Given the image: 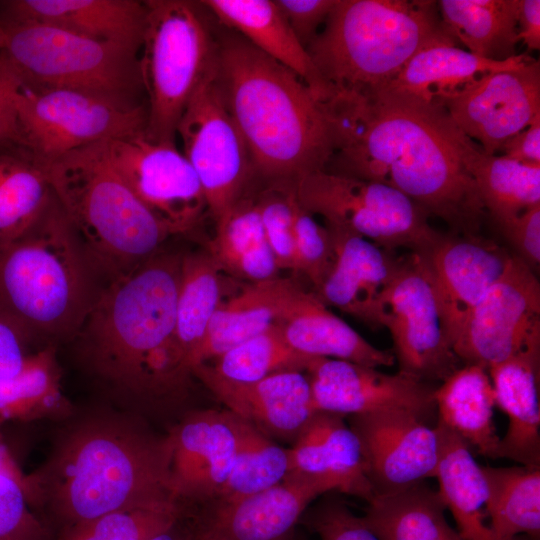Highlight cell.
I'll use <instances>...</instances> for the list:
<instances>
[{"mask_svg":"<svg viewBox=\"0 0 540 540\" xmlns=\"http://www.w3.org/2000/svg\"><path fill=\"white\" fill-rule=\"evenodd\" d=\"M171 481L178 501H214L232 468L238 446L237 417L227 409L198 410L169 433Z\"/></svg>","mask_w":540,"mask_h":540,"instance_id":"cell-20","label":"cell"},{"mask_svg":"<svg viewBox=\"0 0 540 540\" xmlns=\"http://www.w3.org/2000/svg\"><path fill=\"white\" fill-rule=\"evenodd\" d=\"M182 255L157 251L111 279L82 324L86 353L105 379L165 393L191 375L174 341Z\"/></svg>","mask_w":540,"mask_h":540,"instance_id":"cell-4","label":"cell"},{"mask_svg":"<svg viewBox=\"0 0 540 540\" xmlns=\"http://www.w3.org/2000/svg\"><path fill=\"white\" fill-rule=\"evenodd\" d=\"M313 358L293 350L274 325L205 364L223 379L252 383L284 371L305 372Z\"/></svg>","mask_w":540,"mask_h":540,"instance_id":"cell-42","label":"cell"},{"mask_svg":"<svg viewBox=\"0 0 540 540\" xmlns=\"http://www.w3.org/2000/svg\"><path fill=\"white\" fill-rule=\"evenodd\" d=\"M540 348V284L512 255L504 272L466 320L452 349L461 364L485 369Z\"/></svg>","mask_w":540,"mask_h":540,"instance_id":"cell-14","label":"cell"},{"mask_svg":"<svg viewBox=\"0 0 540 540\" xmlns=\"http://www.w3.org/2000/svg\"><path fill=\"white\" fill-rule=\"evenodd\" d=\"M182 518L178 508L122 509L73 526L57 540H149Z\"/></svg>","mask_w":540,"mask_h":540,"instance_id":"cell-43","label":"cell"},{"mask_svg":"<svg viewBox=\"0 0 540 540\" xmlns=\"http://www.w3.org/2000/svg\"><path fill=\"white\" fill-rule=\"evenodd\" d=\"M443 108L459 130L488 155L540 115V63L486 74L448 97Z\"/></svg>","mask_w":540,"mask_h":540,"instance_id":"cell-17","label":"cell"},{"mask_svg":"<svg viewBox=\"0 0 540 540\" xmlns=\"http://www.w3.org/2000/svg\"><path fill=\"white\" fill-rule=\"evenodd\" d=\"M325 493L312 482L288 475L253 495L207 504L193 526L194 540H292L308 505Z\"/></svg>","mask_w":540,"mask_h":540,"instance_id":"cell-22","label":"cell"},{"mask_svg":"<svg viewBox=\"0 0 540 540\" xmlns=\"http://www.w3.org/2000/svg\"><path fill=\"white\" fill-rule=\"evenodd\" d=\"M82 243L53 195L19 238L0 244V309L50 336L81 328L95 299Z\"/></svg>","mask_w":540,"mask_h":540,"instance_id":"cell-7","label":"cell"},{"mask_svg":"<svg viewBox=\"0 0 540 540\" xmlns=\"http://www.w3.org/2000/svg\"><path fill=\"white\" fill-rule=\"evenodd\" d=\"M237 423L236 456L218 497L211 503L231 502L253 495L281 483L289 474L288 448L279 446L239 417Z\"/></svg>","mask_w":540,"mask_h":540,"instance_id":"cell-39","label":"cell"},{"mask_svg":"<svg viewBox=\"0 0 540 540\" xmlns=\"http://www.w3.org/2000/svg\"><path fill=\"white\" fill-rule=\"evenodd\" d=\"M6 45V30L0 25V53L5 49Z\"/></svg>","mask_w":540,"mask_h":540,"instance_id":"cell-56","label":"cell"},{"mask_svg":"<svg viewBox=\"0 0 540 540\" xmlns=\"http://www.w3.org/2000/svg\"><path fill=\"white\" fill-rule=\"evenodd\" d=\"M30 487L0 474V540H50L46 528L28 509Z\"/></svg>","mask_w":540,"mask_h":540,"instance_id":"cell-46","label":"cell"},{"mask_svg":"<svg viewBox=\"0 0 540 540\" xmlns=\"http://www.w3.org/2000/svg\"><path fill=\"white\" fill-rule=\"evenodd\" d=\"M221 272L207 250L182 255L174 341L190 372L194 356L222 301Z\"/></svg>","mask_w":540,"mask_h":540,"instance_id":"cell-38","label":"cell"},{"mask_svg":"<svg viewBox=\"0 0 540 540\" xmlns=\"http://www.w3.org/2000/svg\"><path fill=\"white\" fill-rule=\"evenodd\" d=\"M295 285L291 279L276 277L249 283L238 294L222 300L194 356L191 372L276 325Z\"/></svg>","mask_w":540,"mask_h":540,"instance_id":"cell-31","label":"cell"},{"mask_svg":"<svg viewBox=\"0 0 540 540\" xmlns=\"http://www.w3.org/2000/svg\"><path fill=\"white\" fill-rule=\"evenodd\" d=\"M517 254L535 273L540 264V205L499 227Z\"/></svg>","mask_w":540,"mask_h":540,"instance_id":"cell-49","label":"cell"},{"mask_svg":"<svg viewBox=\"0 0 540 540\" xmlns=\"http://www.w3.org/2000/svg\"><path fill=\"white\" fill-rule=\"evenodd\" d=\"M381 326L391 335L402 373L434 384L462 365L446 338L421 252L400 257L381 300Z\"/></svg>","mask_w":540,"mask_h":540,"instance_id":"cell-12","label":"cell"},{"mask_svg":"<svg viewBox=\"0 0 540 540\" xmlns=\"http://www.w3.org/2000/svg\"><path fill=\"white\" fill-rule=\"evenodd\" d=\"M306 522L319 540H379L362 517L336 497L322 500L311 510Z\"/></svg>","mask_w":540,"mask_h":540,"instance_id":"cell-47","label":"cell"},{"mask_svg":"<svg viewBox=\"0 0 540 540\" xmlns=\"http://www.w3.org/2000/svg\"><path fill=\"white\" fill-rule=\"evenodd\" d=\"M208 390L237 417L269 438L292 442L316 412L304 371H284L252 383L223 379L208 364L192 369Z\"/></svg>","mask_w":540,"mask_h":540,"instance_id":"cell-21","label":"cell"},{"mask_svg":"<svg viewBox=\"0 0 540 540\" xmlns=\"http://www.w3.org/2000/svg\"><path fill=\"white\" fill-rule=\"evenodd\" d=\"M3 50L25 85L66 89L140 106L144 91L137 51L40 23L4 26Z\"/></svg>","mask_w":540,"mask_h":540,"instance_id":"cell-9","label":"cell"},{"mask_svg":"<svg viewBox=\"0 0 540 540\" xmlns=\"http://www.w3.org/2000/svg\"><path fill=\"white\" fill-rule=\"evenodd\" d=\"M348 420L360 441L375 496L435 477L442 447L436 423L405 410L352 415Z\"/></svg>","mask_w":540,"mask_h":540,"instance_id":"cell-16","label":"cell"},{"mask_svg":"<svg viewBox=\"0 0 540 540\" xmlns=\"http://www.w3.org/2000/svg\"><path fill=\"white\" fill-rule=\"evenodd\" d=\"M518 38L527 51L540 49V1L518 0Z\"/></svg>","mask_w":540,"mask_h":540,"instance_id":"cell-53","label":"cell"},{"mask_svg":"<svg viewBox=\"0 0 540 540\" xmlns=\"http://www.w3.org/2000/svg\"><path fill=\"white\" fill-rule=\"evenodd\" d=\"M289 474L370 502L375 493L368 479L360 441L344 416L316 411L288 448Z\"/></svg>","mask_w":540,"mask_h":540,"instance_id":"cell-23","label":"cell"},{"mask_svg":"<svg viewBox=\"0 0 540 540\" xmlns=\"http://www.w3.org/2000/svg\"><path fill=\"white\" fill-rule=\"evenodd\" d=\"M17 142L44 167L76 149L143 132L146 106H126L66 89H32L18 97Z\"/></svg>","mask_w":540,"mask_h":540,"instance_id":"cell-11","label":"cell"},{"mask_svg":"<svg viewBox=\"0 0 540 540\" xmlns=\"http://www.w3.org/2000/svg\"><path fill=\"white\" fill-rule=\"evenodd\" d=\"M171 457L169 434L92 420L72 430L47 466L29 478L32 502L49 503L62 532L122 509H183L172 487Z\"/></svg>","mask_w":540,"mask_h":540,"instance_id":"cell-2","label":"cell"},{"mask_svg":"<svg viewBox=\"0 0 540 540\" xmlns=\"http://www.w3.org/2000/svg\"><path fill=\"white\" fill-rule=\"evenodd\" d=\"M67 407L52 348L28 356L19 373L0 381V423L53 415Z\"/></svg>","mask_w":540,"mask_h":540,"instance_id":"cell-40","label":"cell"},{"mask_svg":"<svg viewBox=\"0 0 540 540\" xmlns=\"http://www.w3.org/2000/svg\"><path fill=\"white\" fill-rule=\"evenodd\" d=\"M489 526L497 540H539L540 467L482 466Z\"/></svg>","mask_w":540,"mask_h":540,"instance_id":"cell-37","label":"cell"},{"mask_svg":"<svg viewBox=\"0 0 540 540\" xmlns=\"http://www.w3.org/2000/svg\"><path fill=\"white\" fill-rule=\"evenodd\" d=\"M421 253L432 280L446 338L452 347L469 315L499 279L512 255L478 234H443Z\"/></svg>","mask_w":540,"mask_h":540,"instance_id":"cell-19","label":"cell"},{"mask_svg":"<svg viewBox=\"0 0 540 540\" xmlns=\"http://www.w3.org/2000/svg\"><path fill=\"white\" fill-rule=\"evenodd\" d=\"M299 204L325 225L361 236L389 251L425 252L443 235L410 198L383 183L327 170L294 181Z\"/></svg>","mask_w":540,"mask_h":540,"instance_id":"cell-10","label":"cell"},{"mask_svg":"<svg viewBox=\"0 0 540 540\" xmlns=\"http://www.w3.org/2000/svg\"><path fill=\"white\" fill-rule=\"evenodd\" d=\"M499 152L522 164L540 166V115L525 129L509 138Z\"/></svg>","mask_w":540,"mask_h":540,"instance_id":"cell-52","label":"cell"},{"mask_svg":"<svg viewBox=\"0 0 540 540\" xmlns=\"http://www.w3.org/2000/svg\"><path fill=\"white\" fill-rule=\"evenodd\" d=\"M276 325L285 342L306 356L375 368L395 363L393 352L373 346L331 312L315 293L305 291L297 283Z\"/></svg>","mask_w":540,"mask_h":540,"instance_id":"cell-25","label":"cell"},{"mask_svg":"<svg viewBox=\"0 0 540 540\" xmlns=\"http://www.w3.org/2000/svg\"><path fill=\"white\" fill-rule=\"evenodd\" d=\"M441 435V454L435 477L446 509H449L462 540H497L486 510L485 476L472 450L455 433L436 422Z\"/></svg>","mask_w":540,"mask_h":540,"instance_id":"cell-32","label":"cell"},{"mask_svg":"<svg viewBox=\"0 0 540 540\" xmlns=\"http://www.w3.org/2000/svg\"><path fill=\"white\" fill-rule=\"evenodd\" d=\"M299 42L307 50L325 25L337 0H275Z\"/></svg>","mask_w":540,"mask_h":540,"instance_id":"cell-48","label":"cell"},{"mask_svg":"<svg viewBox=\"0 0 540 540\" xmlns=\"http://www.w3.org/2000/svg\"><path fill=\"white\" fill-rule=\"evenodd\" d=\"M216 38L215 80L254 173L295 181L325 170L333 154L332 129L311 89L239 34L229 30Z\"/></svg>","mask_w":540,"mask_h":540,"instance_id":"cell-3","label":"cell"},{"mask_svg":"<svg viewBox=\"0 0 540 540\" xmlns=\"http://www.w3.org/2000/svg\"><path fill=\"white\" fill-rule=\"evenodd\" d=\"M139 56L147 95L145 136L175 143L192 96L215 69L217 38L200 2L148 0Z\"/></svg>","mask_w":540,"mask_h":540,"instance_id":"cell-8","label":"cell"},{"mask_svg":"<svg viewBox=\"0 0 540 540\" xmlns=\"http://www.w3.org/2000/svg\"><path fill=\"white\" fill-rule=\"evenodd\" d=\"M316 411L352 416L405 410L436 423V385L398 371L314 357L306 369Z\"/></svg>","mask_w":540,"mask_h":540,"instance_id":"cell-18","label":"cell"},{"mask_svg":"<svg viewBox=\"0 0 540 540\" xmlns=\"http://www.w3.org/2000/svg\"><path fill=\"white\" fill-rule=\"evenodd\" d=\"M52 198L41 167L30 159L0 156V244L22 236Z\"/></svg>","mask_w":540,"mask_h":540,"instance_id":"cell-41","label":"cell"},{"mask_svg":"<svg viewBox=\"0 0 540 540\" xmlns=\"http://www.w3.org/2000/svg\"><path fill=\"white\" fill-rule=\"evenodd\" d=\"M25 82L4 51L0 53V143L17 140L18 97Z\"/></svg>","mask_w":540,"mask_h":540,"instance_id":"cell-50","label":"cell"},{"mask_svg":"<svg viewBox=\"0 0 540 540\" xmlns=\"http://www.w3.org/2000/svg\"><path fill=\"white\" fill-rule=\"evenodd\" d=\"M455 43L431 0H337L307 52L331 93L388 84L422 48ZM329 97V96H328Z\"/></svg>","mask_w":540,"mask_h":540,"instance_id":"cell-5","label":"cell"},{"mask_svg":"<svg viewBox=\"0 0 540 540\" xmlns=\"http://www.w3.org/2000/svg\"><path fill=\"white\" fill-rule=\"evenodd\" d=\"M321 103L333 135L325 170L391 186L454 234H478L487 214L460 156L463 133L444 108L384 88Z\"/></svg>","mask_w":540,"mask_h":540,"instance_id":"cell-1","label":"cell"},{"mask_svg":"<svg viewBox=\"0 0 540 540\" xmlns=\"http://www.w3.org/2000/svg\"><path fill=\"white\" fill-rule=\"evenodd\" d=\"M255 199V198H254ZM266 241L280 270L297 272L294 181H276L255 199Z\"/></svg>","mask_w":540,"mask_h":540,"instance_id":"cell-44","label":"cell"},{"mask_svg":"<svg viewBox=\"0 0 540 540\" xmlns=\"http://www.w3.org/2000/svg\"><path fill=\"white\" fill-rule=\"evenodd\" d=\"M437 420L472 451L499 459L500 437L493 421L494 390L488 370L462 364L434 390Z\"/></svg>","mask_w":540,"mask_h":540,"instance_id":"cell-30","label":"cell"},{"mask_svg":"<svg viewBox=\"0 0 540 540\" xmlns=\"http://www.w3.org/2000/svg\"><path fill=\"white\" fill-rule=\"evenodd\" d=\"M326 227L333 241L334 261L315 294L326 305L340 309L372 329L382 328L381 300L400 257L361 236Z\"/></svg>","mask_w":540,"mask_h":540,"instance_id":"cell-24","label":"cell"},{"mask_svg":"<svg viewBox=\"0 0 540 540\" xmlns=\"http://www.w3.org/2000/svg\"><path fill=\"white\" fill-rule=\"evenodd\" d=\"M297 199V198H296ZM294 236L297 272L305 275L315 288H320L334 261L331 234L325 225L298 202L295 208Z\"/></svg>","mask_w":540,"mask_h":540,"instance_id":"cell-45","label":"cell"},{"mask_svg":"<svg viewBox=\"0 0 540 540\" xmlns=\"http://www.w3.org/2000/svg\"><path fill=\"white\" fill-rule=\"evenodd\" d=\"M540 348L524 351L488 369L495 404L507 415L499 458L540 467Z\"/></svg>","mask_w":540,"mask_h":540,"instance_id":"cell-29","label":"cell"},{"mask_svg":"<svg viewBox=\"0 0 540 540\" xmlns=\"http://www.w3.org/2000/svg\"><path fill=\"white\" fill-rule=\"evenodd\" d=\"M436 2L445 30L469 52L495 61L516 55L518 0Z\"/></svg>","mask_w":540,"mask_h":540,"instance_id":"cell-35","label":"cell"},{"mask_svg":"<svg viewBox=\"0 0 540 540\" xmlns=\"http://www.w3.org/2000/svg\"><path fill=\"white\" fill-rule=\"evenodd\" d=\"M532 59L527 54H516L504 61H495L460 49L455 43H435L419 50L380 88L443 108L445 99L482 76L519 68Z\"/></svg>","mask_w":540,"mask_h":540,"instance_id":"cell-28","label":"cell"},{"mask_svg":"<svg viewBox=\"0 0 540 540\" xmlns=\"http://www.w3.org/2000/svg\"><path fill=\"white\" fill-rule=\"evenodd\" d=\"M183 518L175 523L168 530L154 536L149 540H194L193 526H187L183 522Z\"/></svg>","mask_w":540,"mask_h":540,"instance_id":"cell-55","label":"cell"},{"mask_svg":"<svg viewBox=\"0 0 540 540\" xmlns=\"http://www.w3.org/2000/svg\"><path fill=\"white\" fill-rule=\"evenodd\" d=\"M459 151L473 178L486 214L500 227L540 205V166L488 155L462 134Z\"/></svg>","mask_w":540,"mask_h":540,"instance_id":"cell-33","label":"cell"},{"mask_svg":"<svg viewBox=\"0 0 540 540\" xmlns=\"http://www.w3.org/2000/svg\"><path fill=\"white\" fill-rule=\"evenodd\" d=\"M106 141L69 152L42 169L91 265L114 278L156 253L170 233L115 169Z\"/></svg>","mask_w":540,"mask_h":540,"instance_id":"cell-6","label":"cell"},{"mask_svg":"<svg viewBox=\"0 0 540 540\" xmlns=\"http://www.w3.org/2000/svg\"><path fill=\"white\" fill-rule=\"evenodd\" d=\"M221 271L249 283L274 279L279 267L266 241L255 199L244 196L218 221L207 249Z\"/></svg>","mask_w":540,"mask_h":540,"instance_id":"cell-36","label":"cell"},{"mask_svg":"<svg viewBox=\"0 0 540 540\" xmlns=\"http://www.w3.org/2000/svg\"><path fill=\"white\" fill-rule=\"evenodd\" d=\"M437 490L425 482L403 491L375 496L363 521L379 540H462L445 517Z\"/></svg>","mask_w":540,"mask_h":540,"instance_id":"cell-34","label":"cell"},{"mask_svg":"<svg viewBox=\"0 0 540 540\" xmlns=\"http://www.w3.org/2000/svg\"><path fill=\"white\" fill-rule=\"evenodd\" d=\"M11 22L54 26L74 34L139 52L146 21L144 1L15 0Z\"/></svg>","mask_w":540,"mask_h":540,"instance_id":"cell-26","label":"cell"},{"mask_svg":"<svg viewBox=\"0 0 540 540\" xmlns=\"http://www.w3.org/2000/svg\"><path fill=\"white\" fill-rule=\"evenodd\" d=\"M182 153L203 189L208 213L218 221L244 194L254 173L249 150L215 80H203L177 126Z\"/></svg>","mask_w":540,"mask_h":540,"instance_id":"cell-13","label":"cell"},{"mask_svg":"<svg viewBox=\"0 0 540 540\" xmlns=\"http://www.w3.org/2000/svg\"><path fill=\"white\" fill-rule=\"evenodd\" d=\"M199 2L221 25L239 34L256 49L294 72L311 89L318 101L328 98V87L275 0Z\"/></svg>","mask_w":540,"mask_h":540,"instance_id":"cell-27","label":"cell"},{"mask_svg":"<svg viewBox=\"0 0 540 540\" xmlns=\"http://www.w3.org/2000/svg\"><path fill=\"white\" fill-rule=\"evenodd\" d=\"M0 474H5L13 478H16L17 480L27 484L31 490L29 478L23 475L16 461L12 457L10 451L8 450L7 446L3 442L1 436H0ZM31 499H32V492H31Z\"/></svg>","mask_w":540,"mask_h":540,"instance_id":"cell-54","label":"cell"},{"mask_svg":"<svg viewBox=\"0 0 540 540\" xmlns=\"http://www.w3.org/2000/svg\"><path fill=\"white\" fill-rule=\"evenodd\" d=\"M109 159L130 190L170 235L192 230L208 213L200 181L175 143L144 131L106 141Z\"/></svg>","mask_w":540,"mask_h":540,"instance_id":"cell-15","label":"cell"},{"mask_svg":"<svg viewBox=\"0 0 540 540\" xmlns=\"http://www.w3.org/2000/svg\"><path fill=\"white\" fill-rule=\"evenodd\" d=\"M19 324L0 309V381L13 377L24 367V355Z\"/></svg>","mask_w":540,"mask_h":540,"instance_id":"cell-51","label":"cell"}]
</instances>
